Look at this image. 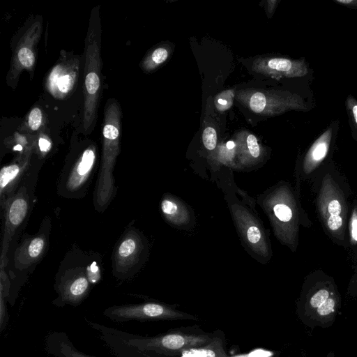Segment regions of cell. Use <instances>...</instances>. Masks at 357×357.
<instances>
[{"label":"cell","instance_id":"cell-18","mask_svg":"<svg viewBox=\"0 0 357 357\" xmlns=\"http://www.w3.org/2000/svg\"><path fill=\"white\" fill-rule=\"evenodd\" d=\"M327 209L330 214L326 220L327 226L331 231H336L343 225V220L340 215L342 212L341 204L337 199H333L328 202Z\"/></svg>","mask_w":357,"mask_h":357},{"label":"cell","instance_id":"cell-6","mask_svg":"<svg viewBox=\"0 0 357 357\" xmlns=\"http://www.w3.org/2000/svg\"><path fill=\"white\" fill-rule=\"evenodd\" d=\"M43 30L42 19L33 20L24 31L13 51L6 83L15 88L23 70L32 73L36 61V47Z\"/></svg>","mask_w":357,"mask_h":357},{"label":"cell","instance_id":"cell-10","mask_svg":"<svg viewBox=\"0 0 357 357\" xmlns=\"http://www.w3.org/2000/svg\"><path fill=\"white\" fill-rule=\"evenodd\" d=\"M257 71L275 77H303L310 73L311 69L305 59H291L287 58H271L255 62Z\"/></svg>","mask_w":357,"mask_h":357},{"label":"cell","instance_id":"cell-29","mask_svg":"<svg viewBox=\"0 0 357 357\" xmlns=\"http://www.w3.org/2000/svg\"><path fill=\"white\" fill-rule=\"evenodd\" d=\"M351 237L353 242H357V212L354 211L351 220Z\"/></svg>","mask_w":357,"mask_h":357},{"label":"cell","instance_id":"cell-4","mask_svg":"<svg viewBox=\"0 0 357 357\" xmlns=\"http://www.w3.org/2000/svg\"><path fill=\"white\" fill-rule=\"evenodd\" d=\"M97 160V147L91 143L84 146L66 165L61 174L59 192L64 197H76L84 192L92 174Z\"/></svg>","mask_w":357,"mask_h":357},{"label":"cell","instance_id":"cell-5","mask_svg":"<svg viewBox=\"0 0 357 357\" xmlns=\"http://www.w3.org/2000/svg\"><path fill=\"white\" fill-rule=\"evenodd\" d=\"M340 304V298L333 290L321 287L301 302L296 312L305 325L326 327L334 321Z\"/></svg>","mask_w":357,"mask_h":357},{"label":"cell","instance_id":"cell-32","mask_svg":"<svg viewBox=\"0 0 357 357\" xmlns=\"http://www.w3.org/2000/svg\"><path fill=\"white\" fill-rule=\"evenodd\" d=\"M218 102L221 105H226L227 104V100L225 98H219L218 100Z\"/></svg>","mask_w":357,"mask_h":357},{"label":"cell","instance_id":"cell-33","mask_svg":"<svg viewBox=\"0 0 357 357\" xmlns=\"http://www.w3.org/2000/svg\"><path fill=\"white\" fill-rule=\"evenodd\" d=\"M328 357H333V356H328Z\"/></svg>","mask_w":357,"mask_h":357},{"label":"cell","instance_id":"cell-22","mask_svg":"<svg viewBox=\"0 0 357 357\" xmlns=\"http://www.w3.org/2000/svg\"><path fill=\"white\" fill-rule=\"evenodd\" d=\"M202 141L204 146L208 150H213L216 146L217 134L212 127H206L202 134Z\"/></svg>","mask_w":357,"mask_h":357},{"label":"cell","instance_id":"cell-19","mask_svg":"<svg viewBox=\"0 0 357 357\" xmlns=\"http://www.w3.org/2000/svg\"><path fill=\"white\" fill-rule=\"evenodd\" d=\"M345 108L352 137L357 140V99L351 94L346 98Z\"/></svg>","mask_w":357,"mask_h":357},{"label":"cell","instance_id":"cell-20","mask_svg":"<svg viewBox=\"0 0 357 357\" xmlns=\"http://www.w3.org/2000/svg\"><path fill=\"white\" fill-rule=\"evenodd\" d=\"M44 123V115L39 107H33L29 112L25 122L26 128L31 131L38 130Z\"/></svg>","mask_w":357,"mask_h":357},{"label":"cell","instance_id":"cell-24","mask_svg":"<svg viewBox=\"0 0 357 357\" xmlns=\"http://www.w3.org/2000/svg\"><path fill=\"white\" fill-rule=\"evenodd\" d=\"M275 216L282 222H288L292 217V211L291 208L283 204H278L273 208Z\"/></svg>","mask_w":357,"mask_h":357},{"label":"cell","instance_id":"cell-15","mask_svg":"<svg viewBox=\"0 0 357 357\" xmlns=\"http://www.w3.org/2000/svg\"><path fill=\"white\" fill-rule=\"evenodd\" d=\"M35 146L29 148L23 154L20 155L17 160L8 165L3 167L0 172V188L1 196L8 191L23 172L27 165L33 149Z\"/></svg>","mask_w":357,"mask_h":357},{"label":"cell","instance_id":"cell-12","mask_svg":"<svg viewBox=\"0 0 357 357\" xmlns=\"http://www.w3.org/2000/svg\"><path fill=\"white\" fill-rule=\"evenodd\" d=\"M45 351L54 357H93L78 350L65 332L53 331L45 339Z\"/></svg>","mask_w":357,"mask_h":357},{"label":"cell","instance_id":"cell-9","mask_svg":"<svg viewBox=\"0 0 357 357\" xmlns=\"http://www.w3.org/2000/svg\"><path fill=\"white\" fill-rule=\"evenodd\" d=\"M29 198L22 188L8 200L6 208L5 229L2 244L1 259L6 255L9 243L25 220L29 211Z\"/></svg>","mask_w":357,"mask_h":357},{"label":"cell","instance_id":"cell-28","mask_svg":"<svg viewBox=\"0 0 357 357\" xmlns=\"http://www.w3.org/2000/svg\"><path fill=\"white\" fill-rule=\"evenodd\" d=\"M161 208L164 213L167 215H173L177 211V206L176 204L167 199H164L161 204Z\"/></svg>","mask_w":357,"mask_h":357},{"label":"cell","instance_id":"cell-34","mask_svg":"<svg viewBox=\"0 0 357 357\" xmlns=\"http://www.w3.org/2000/svg\"><path fill=\"white\" fill-rule=\"evenodd\" d=\"M356 284H357V280H356Z\"/></svg>","mask_w":357,"mask_h":357},{"label":"cell","instance_id":"cell-25","mask_svg":"<svg viewBox=\"0 0 357 357\" xmlns=\"http://www.w3.org/2000/svg\"><path fill=\"white\" fill-rule=\"evenodd\" d=\"M8 321V310L6 305V298L0 292V331L2 332Z\"/></svg>","mask_w":357,"mask_h":357},{"label":"cell","instance_id":"cell-8","mask_svg":"<svg viewBox=\"0 0 357 357\" xmlns=\"http://www.w3.org/2000/svg\"><path fill=\"white\" fill-rule=\"evenodd\" d=\"M55 289L58 297L52 303L57 307L77 306L90 291L88 278L80 271H75L63 275L56 282Z\"/></svg>","mask_w":357,"mask_h":357},{"label":"cell","instance_id":"cell-21","mask_svg":"<svg viewBox=\"0 0 357 357\" xmlns=\"http://www.w3.org/2000/svg\"><path fill=\"white\" fill-rule=\"evenodd\" d=\"M249 107L256 113H262L266 107V96L261 92H255L249 99Z\"/></svg>","mask_w":357,"mask_h":357},{"label":"cell","instance_id":"cell-11","mask_svg":"<svg viewBox=\"0 0 357 357\" xmlns=\"http://www.w3.org/2000/svg\"><path fill=\"white\" fill-rule=\"evenodd\" d=\"M340 129V121H332L327 128L312 144L304 158V168L310 172L321 162L329 153Z\"/></svg>","mask_w":357,"mask_h":357},{"label":"cell","instance_id":"cell-26","mask_svg":"<svg viewBox=\"0 0 357 357\" xmlns=\"http://www.w3.org/2000/svg\"><path fill=\"white\" fill-rule=\"evenodd\" d=\"M246 144L250 155L253 158H258L260 154V148L256 137L252 134L248 135L246 138Z\"/></svg>","mask_w":357,"mask_h":357},{"label":"cell","instance_id":"cell-16","mask_svg":"<svg viewBox=\"0 0 357 357\" xmlns=\"http://www.w3.org/2000/svg\"><path fill=\"white\" fill-rule=\"evenodd\" d=\"M179 357H228L222 333L206 344L185 350Z\"/></svg>","mask_w":357,"mask_h":357},{"label":"cell","instance_id":"cell-3","mask_svg":"<svg viewBox=\"0 0 357 357\" xmlns=\"http://www.w3.org/2000/svg\"><path fill=\"white\" fill-rule=\"evenodd\" d=\"M102 314L112 321L119 322L132 320L147 321L198 319L191 314L155 301L109 306L104 310Z\"/></svg>","mask_w":357,"mask_h":357},{"label":"cell","instance_id":"cell-13","mask_svg":"<svg viewBox=\"0 0 357 357\" xmlns=\"http://www.w3.org/2000/svg\"><path fill=\"white\" fill-rule=\"evenodd\" d=\"M138 252V243L131 234L125 236L119 243L115 251L114 264L115 271L126 274L135 262Z\"/></svg>","mask_w":357,"mask_h":357},{"label":"cell","instance_id":"cell-17","mask_svg":"<svg viewBox=\"0 0 357 357\" xmlns=\"http://www.w3.org/2000/svg\"><path fill=\"white\" fill-rule=\"evenodd\" d=\"M168 57V51L164 47H158L148 54L142 61L141 68L144 71L149 72L155 69Z\"/></svg>","mask_w":357,"mask_h":357},{"label":"cell","instance_id":"cell-23","mask_svg":"<svg viewBox=\"0 0 357 357\" xmlns=\"http://www.w3.org/2000/svg\"><path fill=\"white\" fill-rule=\"evenodd\" d=\"M36 144H37L39 152L42 156L47 155L52 147L51 139L43 131L40 132L36 139Z\"/></svg>","mask_w":357,"mask_h":357},{"label":"cell","instance_id":"cell-7","mask_svg":"<svg viewBox=\"0 0 357 357\" xmlns=\"http://www.w3.org/2000/svg\"><path fill=\"white\" fill-rule=\"evenodd\" d=\"M79 68L78 55L61 50L59 59L45 77L44 86L46 91L58 100L71 95L77 86Z\"/></svg>","mask_w":357,"mask_h":357},{"label":"cell","instance_id":"cell-27","mask_svg":"<svg viewBox=\"0 0 357 357\" xmlns=\"http://www.w3.org/2000/svg\"><path fill=\"white\" fill-rule=\"evenodd\" d=\"M247 236L251 243H257L261 238V232L257 227L251 226L248 229Z\"/></svg>","mask_w":357,"mask_h":357},{"label":"cell","instance_id":"cell-31","mask_svg":"<svg viewBox=\"0 0 357 357\" xmlns=\"http://www.w3.org/2000/svg\"><path fill=\"white\" fill-rule=\"evenodd\" d=\"M226 146L228 149H232L235 146V144L233 141H229L226 144Z\"/></svg>","mask_w":357,"mask_h":357},{"label":"cell","instance_id":"cell-2","mask_svg":"<svg viewBox=\"0 0 357 357\" xmlns=\"http://www.w3.org/2000/svg\"><path fill=\"white\" fill-rule=\"evenodd\" d=\"M101 20L100 6L91 12L84 40V81L82 128L86 134L93 130L97 119L102 89Z\"/></svg>","mask_w":357,"mask_h":357},{"label":"cell","instance_id":"cell-14","mask_svg":"<svg viewBox=\"0 0 357 357\" xmlns=\"http://www.w3.org/2000/svg\"><path fill=\"white\" fill-rule=\"evenodd\" d=\"M46 243V237L42 234L27 240L15 252L16 266L24 268L38 261L45 251Z\"/></svg>","mask_w":357,"mask_h":357},{"label":"cell","instance_id":"cell-1","mask_svg":"<svg viewBox=\"0 0 357 357\" xmlns=\"http://www.w3.org/2000/svg\"><path fill=\"white\" fill-rule=\"evenodd\" d=\"M87 324L96 331L110 352L116 357H139L154 354L179 357L185 350L212 341L220 331L207 333L199 327L174 328L153 336H142L111 328L86 318Z\"/></svg>","mask_w":357,"mask_h":357},{"label":"cell","instance_id":"cell-30","mask_svg":"<svg viewBox=\"0 0 357 357\" xmlns=\"http://www.w3.org/2000/svg\"><path fill=\"white\" fill-rule=\"evenodd\" d=\"M333 1L349 8L357 9V0H333Z\"/></svg>","mask_w":357,"mask_h":357}]
</instances>
